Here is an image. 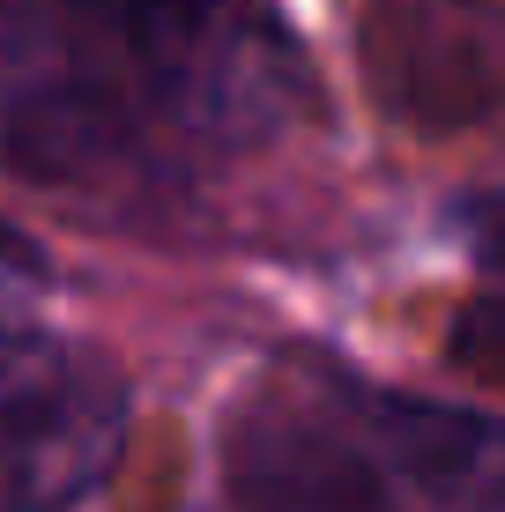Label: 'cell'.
Returning a JSON list of instances; mask_svg holds the SVG:
<instances>
[{
    "mask_svg": "<svg viewBox=\"0 0 505 512\" xmlns=\"http://www.w3.org/2000/svg\"><path fill=\"white\" fill-rule=\"evenodd\" d=\"M305 112V60L268 0H0V164L260 149Z\"/></svg>",
    "mask_w": 505,
    "mask_h": 512,
    "instance_id": "cell-1",
    "label": "cell"
},
{
    "mask_svg": "<svg viewBox=\"0 0 505 512\" xmlns=\"http://www.w3.org/2000/svg\"><path fill=\"white\" fill-rule=\"evenodd\" d=\"M364 394L327 364H290L260 386L223 446L238 512H416Z\"/></svg>",
    "mask_w": 505,
    "mask_h": 512,
    "instance_id": "cell-2",
    "label": "cell"
},
{
    "mask_svg": "<svg viewBox=\"0 0 505 512\" xmlns=\"http://www.w3.org/2000/svg\"><path fill=\"white\" fill-rule=\"evenodd\" d=\"M127 446V379L60 334H0V512H67Z\"/></svg>",
    "mask_w": 505,
    "mask_h": 512,
    "instance_id": "cell-3",
    "label": "cell"
},
{
    "mask_svg": "<svg viewBox=\"0 0 505 512\" xmlns=\"http://www.w3.org/2000/svg\"><path fill=\"white\" fill-rule=\"evenodd\" d=\"M364 409L416 512H498V431L483 416L409 394H364Z\"/></svg>",
    "mask_w": 505,
    "mask_h": 512,
    "instance_id": "cell-4",
    "label": "cell"
},
{
    "mask_svg": "<svg viewBox=\"0 0 505 512\" xmlns=\"http://www.w3.org/2000/svg\"><path fill=\"white\" fill-rule=\"evenodd\" d=\"M38 282H45L38 253L0 223V334H23L30 327V312H38Z\"/></svg>",
    "mask_w": 505,
    "mask_h": 512,
    "instance_id": "cell-5",
    "label": "cell"
}]
</instances>
